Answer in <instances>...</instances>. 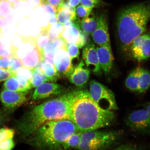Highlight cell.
I'll return each instance as SVG.
<instances>
[{
	"label": "cell",
	"mask_w": 150,
	"mask_h": 150,
	"mask_svg": "<svg viewBox=\"0 0 150 150\" xmlns=\"http://www.w3.org/2000/svg\"><path fill=\"white\" fill-rule=\"evenodd\" d=\"M21 40L22 44L19 47L11 45V53L20 59L24 67L31 70L44 61V52L37 46L35 37H21Z\"/></svg>",
	"instance_id": "8992f818"
},
{
	"label": "cell",
	"mask_w": 150,
	"mask_h": 150,
	"mask_svg": "<svg viewBox=\"0 0 150 150\" xmlns=\"http://www.w3.org/2000/svg\"><path fill=\"white\" fill-rule=\"evenodd\" d=\"M80 0H68V3L71 7L75 8L79 4Z\"/></svg>",
	"instance_id": "f6af8a7d"
},
{
	"label": "cell",
	"mask_w": 150,
	"mask_h": 150,
	"mask_svg": "<svg viewBox=\"0 0 150 150\" xmlns=\"http://www.w3.org/2000/svg\"><path fill=\"white\" fill-rule=\"evenodd\" d=\"M41 70L48 78L50 81L55 82L59 76L54 64L45 60L40 65Z\"/></svg>",
	"instance_id": "7402d4cb"
},
{
	"label": "cell",
	"mask_w": 150,
	"mask_h": 150,
	"mask_svg": "<svg viewBox=\"0 0 150 150\" xmlns=\"http://www.w3.org/2000/svg\"><path fill=\"white\" fill-rule=\"evenodd\" d=\"M14 131L12 129L4 128L0 129V142L13 137Z\"/></svg>",
	"instance_id": "836d02e7"
},
{
	"label": "cell",
	"mask_w": 150,
	"mask_h": 150,
	"mask_svg": "<svg viewBox=\"0 0 150 150\" xmlns=\"http://www.w3.org/2000/svg\"><path fill=\"white\" fill-rule=\"evenodd\" d=\"M77 132L78 131L76 125L70 120L50 121L41 125L28 136L27 142L39 149H63L66 141Z\"/></svg>",
	"instance_id": "277c9868"
},
{
	"label": "cell",
	"mask_w": 150,
	"mask_h": 150,
	"mask_svg": "<svg viewBox=\"0 0 150 150\" xmlns=\"http://www.w3.org/2000/svg\"><path fill=\"white\" fill-rule=\"evenodd\" d=\"M80 3L84 6L93 9L105 7L108 5L102 0H80Z\"/></svg>",
	"instance_id": "f1b7e54d"
},
{
	"label": "cell",
	"mask_w": 150,
	"mask_h": 150,
	"mask_svg": "<svg viewBox=\"0 0 150 150\" xmlns=\"http://www.w3.org/2000/svg\"><path fill=\"white\" fill-rule=\"evenodd\" d=\"M129 48L132 57L138 62L147 60L150 57V31L136 38Z\"/></svg>",
	"instance_id": "9c48e42d"
},
{
	"label": "cell",
	"mask_w": 150,
	"mask_h": 150,
	"mask_svg": "<svg viewBox=\"0 0 150 150\" xmlns=\"http://www.w3.org/2000/svg\"><path fill=\"white\" fill-rule=\"evenodd\" d=\"M97 26L92 34L94 42L98 46H110V43L107 18L104 13L96 16Z\"/></svg>",
	"instance_id": "7c38bea8"
},
{
	"label": "cell",
	"mask_w": 150,
	"mask_h": 150,
	"mask_svg": "<svg viewBox=\"0 0 150 150\" xmlns=\"http://www.w3.org/2000/svg\"><path fill=\"white\" fill-rule=\"evenodd\" d=\"M63 86L54 83L46 82L36 88L33 96V100L45 98L51 96L59 95L64 91Z\"/></svg>",
	"instance_id": "2e32d148"
},
{
	"label": "cell",
	"mask_w": 150,
	"mask_h": 150,
	"mask_svg": "<svg viewBox=\"0 0 150 150\" xmlns=\"http://www.w3.org/2000/svg\"><path fill=\"white\" fill-rule=\"evenodd\" d=\"M46 1V0H42V4L43 3L45 2Z\"/></svg>",
	"instance_id": "816d5d0a"
},
{
	"label": "cell",
	"mask_w": 150,
	"mask_h": 150,
	"mask_svg": "<svg viewBox=\"0 0 150 150\" xmlns=\"http://www.w3.org/2000/svg\"><path fill=\"white\" fill-rule=\"evenodd\" d=\"M3 115L1 110H0V124L3 121Z\"/></svg>",
	"instance_id": "681fc988"
},
{
	"label": "cell",
	"mask_w": 150,
	"mask_h": 150,
	"mask_svg": "<svg viewBox=\"0 0 150 150\" xmlns=\"http://www.w3.org/2000/svg\"><path fill=\"white\" fill-rule=\"evenodd\" d=\"M37 46L41 51L44 52V49L50 42L47 30L46 27L41 28V31L38 35L35 37Z\"/></svg>",
	"instance_id": "484cf974"
},
{
	"label": "cell",
	"mask_w": 150,
	"mask_h": 150,
	"mask_svg": "<svg viewBox=\"0 0 150 150\" xmlns=\"http://www.w3.org/2000/svg\"><path fill=\"white\" fill-rule=\"evenodd\" d=\"M82 133L77 132L73 134L63 144V149H78L80 143Z\"/></svg>",
	"instance_id": "4316f807"
},
{
	"label": "cell",
	"mask_w": 150,
	"mask_h": 150,
	"mask_svg": "<svg viewBox=\"0 0 150 150\" xmlns=\"http://www.w3.org/2000/svg\"><path fill=\"white\" fill-rule=\"evenodd\" d=\"M12 7L8 2L5 1L0 3V16L4 17L8 14Z\"/></svg>",
	"instance_id": "e575fe53"
},
{
	"label": "cell",
	"mask_w": 150,
	"mask_h": 150,
	"mask_svg": "<svg viewBox=\"0 0 150 150\" xmlns=\"http://www.w3.org/2000/svg\"><path fill=\"white\" fill-rule=\"evenodd\" d=\"M50 16L49 18L48 23L50 24H54L57 23V20L56 14L50 15Z\"/></svg>",
	"instance_id": "ee69618b"
},
{
	"label": "cell",
	"mask_w": 150,
	"mask_h": 150,
	"mask_svg": "<svg viewBox=\"0 0 150 150\" xmlns=\"http://www.w3.org/2000/svg\"><path fill=\"white\" fill-rule=\"evenodd\" d=\"M146 109L147 110L150 117V102L148 103L147 106H146Z\"/></svg>",
	"instance_id": "c3c4849f"
},
{
	"label": "cell",
	"mask_w": 150,
	"mask_h": 150,
	"mask_svg": "<svg viewBox=\"0 0 150 150\" xmlns=\"http://www.w3.org/2000/svg\"><path fill=\"white\" fill-rule=\"evenodd\" d=\"M67 50L70 55L71 61L75 59H79V48L76 44L73 43H67Z\"/></svg>",
	"instance_id": "4dcf8cb0"
},
{
	"label": "cell",
	"mask_w": 150,
	"mask_h": 150,
	"mask_svg": "<svg viewBox=\"0 0 150 150\" xmlns=\"http://www.w3.org/2000/svg\"><path fill=\"white\" fill-rule=\"evenodd\" d=\"M140 75L138 93H142L147 91L150 87V72L143 67H140Z\"/></svg>",
	"instance_id": "cb8c5ba5"
},
{
	"label": "cell",
	"mask_w": 150,
	"mask_h": 150,
	"mask_svg": "<svg viewBox=\"0 0 150 150\" xmlns=\"http://www.w3.org/2000/svg\"><path fill=\"white\" fill-rule=\"evenodd\" d=\"M90 75L89 69L86 67L85 63L82 59L78 65L74 67L72 74L69 77V80L77 87L81 88L88 81Z\"/></svg>",
	"instance_id": "e0dca14e"
},
{
	"label": "cell",
	"mask_w": 150,
	"mask_h": 150,
	"mask_svg": "<svg viewBox=\"0 0 150 150\" xmlns=\"http://www.w3.org/2000/svg\"><path fill=\"white\" fill-rule=\"evenodd\" d=\"M93 8L86 7L82 5H80L76 8V16L77 18L80 19L89 16L91 14Z\"/></svg>",
	"instance_id": "1f68e13d"
},
{
	"label": "cell",
	"mask_w": 150,
	"mask_h": 150,
	"mask_svg": "<svg viewBox=\"0 0 150 150\" xmlns=\"http://www.w3.org/2000/svg\"><path fill=\"white\" fill-rule=\"evenodd\" d=\"M32 9L36 8L42 5V0H25Z\"/></svg>",
	"instance_id": "60d3db41"
},
{
	"label": "cell",
	"mask_w": 150,
	"mask_h": 150,
	"mask_svg": "<svg viewBox=\"0 0 150 150\" xmlns=\"http://www.w3.org/2000/svg\"><path fill=\"white\" fill-rule=\"evenodd\" d=\"M24 1H25V0H24Z\"/></svg>",
	"instance_id": "f5cc1de1"
},
{
	"label": "cell",
	"mask_w": 150,
	"mask_h": 150,
	"mask_svg": "<svg viewBox=\"0 0 150 150\" xmlns=\"http://www.w3.org/2000/svg\"><path fill=\"white\" fill-rule=\"evenodd\" d=\"M96 49L101 69L105 74H109L113 69L114 62L111 45L98 46Z\"/></svg>",
	"instance_id": "9a60e30c"
},
{
	"label": "cell",
	"mask_w": 150,
	"mask_h": 150,
	"mask_svg": "<svg viewBox=\"0 0 150 150\" xmlns=\"http://www.w3.org/2000/svg\"><path fill=\"white\" fill-rule=\"evenodd\" d=\"M127 124L129 128L134 132H150V117L146 109L136 110L129 114Z\"/></svg>",
	"instance_id": "30bf717a"
},
{
	"label": "cell",
	"mask_w": 150,
	"mask_h": 150,
	"mask_svg": "<svg viewBox=\"0 0 150 150\" xmlns=\"http://www.w3.org/2000/svg\"><path fill=\"white\" fill-rule=\"evenodd\" d=\"M64 0H46L45 3H47L55 6L56 8L60 6L63 3Z\"/></svg>",
	"instance_id": "7bdbcfd3"
},
{
	"label": "cell",
	"mask_w": 150,
	"mask_h": 150,
	"mask_svg": "<svg viewBox=\"0 0 150 150\" xmlns=\"http://www.w3.org/2000/svg\"><path fill=\"white\" fill-rule=\"evenodd\" d=\"M79 90L66 92L57 98L35 106L28 111L18 125L21 136L28 137L47 122L63 119L70 120L72 104Z\"/></svg>",
	"instance_id": "6da1fadb"
},
{
	"label": "cell",
	"mask_w": 150,
	"mask_h": 150,
	"mask_svg": "<svg viewBox=\"0 0 150 150\" xmlns=\"http://www.w3.org/2000/svg\"><path fill=\"white\" fill-rule=\"evenodd\" d=\"M12 63L9 70L10 71L16 76V73L21 69L23 67L21 60L18 58L12 56Z\"/></svg>",
	"instance_id": "d6a6232c"
},
{
	"label": "cell",
	"mask_w": 150,
	"mask_h": 150,
	"mask_svg": "<svg viewBox=\"0 0 150 150\" xmlns=\"http://www.w3.org/2000/svg\"><path fill=\"white\" fill-rule=\"evenodd\" d=\"M56 50L52 43L50 42L44 49L45 60L53 63L54 55Z\"/></svg>",
	"instance_id": "f546056e"
},
{
	"label": "cell",
	"mask_w": 150,
	"mask_h": 150,
	"mask_svg": "<svg viewBox=\"0 0 150 150\" xmlns=\"http://www.w3.org/2000/svg\"><path fill=\"white\" fill-rule=\"evenodd\" d=\"M80 27L82 30L88 35H91L97 26L96 16L86 17L80 21Z\"/></svg>",
	"instance_id": "603a6c76"
},
{
	"label": "cell",
	"mask_w": 150,
	"mask_h": 150,
	"mask_svg": "<svg viewBox=\"0 0 150 150\" xmlns=\"http://www.w3.org/2000/svg\"><path fill=\"white\" fill-rule=\"evenodd\" d=\"M0 56L1 57H12L11 50L8 51L2 44L0 45Z\"/></svg>",
	"instance_id": "b9f144b4"
},
{
	"label": "cell",
	"mask_w": 150,
	"mask_h": 150,
	"mask_svg": "<svg viewBox=\"0 0 150 150\" xmlns=\"http://www.w3.org/2000/svg\"><path fill=\"white\" fill-rule=\"evenodd\" d=\"M82 52V60L89 70L93 73L99 75L102 69L99 65L96 47L93 42H88L84 47Z\"/></svg>",
	"instance_id": "5bb4252c"
},
{
	"label": "cell",
	"mask_w": 150,
	"mask_h": 150,
	"mask_svg": "<svg viewBox=\"0 0 150 150\" xmlns=\"http://www.w3.org/2000/svg\"><path fill=\"white\" fill-rule=\"evenodd\" d=\"M28 92L11 91L5 89L0 93V99L6 108H16L27 100Z\"/></svg>",
	"instance_id": "4fadbf2b"
},
{
	"label": "cell",
	"mask_w": 150,
	"mask_h": 150,
	"mask_svg": "<svg viewBox=\"0 0 150 150\" xmlns=\"http://www.w3.org/2000/svg\"><path fill=\"white\" fill-rule=\"evenodd\" d=\"M123 134L122 131H95L82 133L78 149L105 150L117 143Z\"/></svg>",
	"instance_id": "5b68a950"
},
{
	"label": "cell",
	"mask_w": 150,
	"mask_h": 150,
	"mask_svg": "<svg viewBox=\"0 0 150 150\" xmlns=\"http://www.w3.org/2000/svg\"><path fill=\"white\" fill-rule=\"evenodd\" d=\"M2 35L1 31L0 32V45H1L2 43Z\"/></svg>",
	"instance_id": "f907efd6"
},
{
	"label": "cell",
	"mask_w": 150,
	"mask_h": 150,
	"mask_svg": "<svg viewBox=\"0 0 150 150\" xmlns=\"http://www.w3.org/2000/svg\"><path fill=\"white\" fill-rule=\"evenodd\" d=\"M6 1L8 2L12 6V8H13L15 4L17 2L20 0H5Z\"/></svg>",
	"instance_id": "7dc6e473"
},
{
	"label": "cell",
	"mask_w": 150,
	"mask_h": 150,
	"mask_svg": "<svg viewBox=\"0 0 150 150\" xmlns=\"http://www.w3.org/2000/svg\"><path fill=\"white\" fill-rule=\"evenodd\" d=\"M80 21L77 18L65 24L62 37L67 43H73L79 49L88 44V35L82 30L80 27Z\"/></svg>",
	"instance_id": "ba28073f"
},
{
	"label": "cell",
	"mask_w": 150,
	"mask_h": 150,
	"mask_svg": "<svg viewBox=\"0 0 150 150\" xmlns=\"http://www.w3.org/2000/svg\"><path fill=\"white\" fill-rule=\"evenodd\" d=\"M115 119L114 112L101 108L88 91L80 90L72 104L70 119L78 132H89L108 127Z\"/></svg>",
	"instance_id": "7a4b0ae2"
},
{
	"label": "cell",
	"mask_w": 150,
	"mask_h": 150,
	"mask_svg": "<svg viewBox=\"0 0 150 150\" xmlns=\"http://www.w3.org/2000/svg\"><path fill=\"white\" fill-rule=\"evenodd\" d=\"M50 42L52 43L56 50L65 49L67 50V43L62 37L58 38Z\"/></svg>",
	"instance_id": "8d00e7d4"
},
{
	"label": "cell",
	"mask_w": 150,
	"mask_h": 150,
	"mask_svg": "<svg viewBox=\"0 0 150 150\" xmlns=\"http://www.w3.org/2000/svg\"><path fill=\"white\" fill-rule=\"evenodd\" d=\"M4 24V18L3 16H0V32L1 31L2 28Z\"/></svg>",
	"instance_id": "bcb514c9"
},
{
	"label": "cell",
	"mask_w": 150,
	"mask_h": 150,
	"mask_svg": "<svg viewBox=\"0 0 150 150\" xmlns=\"http://www.w3.org/2000/svg\"><path fill=\"white\" fill-rule=\"evenodd\" d=\"M53 63L59 78H69L74 70V67L67 50L65 49L56 50Z\"/></svg>",
	"instance_id": "8fae6325"
},
{
	"label": "cell",
	"mask_w": 150,
	"mask_h": 150,
	"mask_svg": "<svg viewBox=\"0 0 150 150\" xmlns=\"http://www.w3.org/2000/svg\"><path fill=\"white\" fill-rule=\"evenodd\" d=\"M15 76V75L10 71L0 68V82L6 80L11 77Z\"/></svg>",
	"instance_id": "f35d334b"
},
{
	"label": "cell",
	"mask_w": 150,
	"mask_h": 150,
	"mask_svg": "<svg viewBox=\"0 0 150 150\" xmlns=\"http://www.w3.org/2000/svg\"><path fill=\"white\" fill-rule=\"evenodd\" d=\"M32 72L30 69L22 67L16 73V77L20 83V91H29L33 88L30 79Z\"/></svg>",
	"instance_id": "ac0fdd59"
},
{
	"label": "cell",
	"mask_w": 150,
	"mask_h": 150,
	"mask_svg": "<svg viewBox=\"0 0 150 150\" xmlns=\"http://www.w3.org/2000/svg\"><path fill=\"white\" fill-rule=\"evenodd\" d=\"M4 86L5 89L14 91H20V83L16 76L11 77L6 80Z\"/></svg>",
	"instance_id": "83f0119b"
},
{
	"label": "cell",
	"mask_w": 150,
	"mask_h": 150,
	"mask_svg": "<svg viewBox=\"0 0 150 150\" xmlns=\"http://www.w3.org/2000/svg\"><path fill=\"white\" fill-rule=\"evenodd\" d=\"M39 65L31 69L32 75L30 81L33 87L37 88L45 82L50 81L41 70Z\"/></svg>",
	"instance_id": "44dd1931"
},
{
	"label": "cell",
	"mask_w": 150,
	"mask_h": 150,
	"mask_svg": "<svg viewBox=\"0 0 150 150\" xmlns=\"http://www.w3.org/2000/svg\"><path fill=\"white\" fill-rule=\"evenodd\" d=\"M57 9L56 17L58 21L64 26L69 22L74 21L77 19L76 13L71 12L64 7L60 6Z\"/></svg>",
	"instance_id": "ffe728a7"
},
{
	"label": "cell",
	"mask_w": 150,
	"mask_h": 150,
	"mask_svg": "<svg viewBox=\"0 0 150 150\" xmlns=\"http://www.w3.org/2000/svg\"><path fill=\"white\" fill-rule=\"evenodd\" d=\"M12 63V57L0 56V68L9 70Z\"/></svg>",
	"instance_id": "d590c367"
},
{
	"label": "cell",
	"mask_w": 150,
	"mask_h": 150,
	"mask_svg": "<svg viewBox=\"0 0 150 150\" xmlns=\"http://www.w3.org/2000/svg\"><path fill=\"white\" fill-rule=\"evenodd\" d=\"M46 27L50 41L62 37V35L64 30V26L59 22L54 24L48 23Z\"/></svg>",
	"instance_id": "d4e9b609"
},
{
	"label": "cell",
	"mask_w": 150,
	"mask_h": 150,
	"mask_svg": "<svg viewBox=\"0 0 150 150\" xmlns=\"http://www.w3.org/2000/svg\"><path fill=\"white\" fill-rule=\"evenodd\" d=\"M140 67H137L131 71L125 80V85L131 91L138 93L140 81Z\"/></svg>",
	"instance_id": "d6986e66"
},
{
	"label": "cell",
	"mask_w": 150,
	"mask_h": 150,
	"mask_svg": "<svg viewBox=\"0 0 150 150\" xmlns=\"http://www.w3.org/2000/svg\"><path fill=\"white\" fill-rule=\"evenodd\" d=\"M150 21V1L137 4L120 11L117 22V34L123 51L132 41L145 33Z\"/></svg>",
	"instance_id": "3957f363"
},
{
	"label": "cell",
	"mask_w": 150,
	"mask_h": 150,
	"mask_svg": "<svg viewBox=\"0 0 150 150\" xmlns=\"http://www.w3.org/2000/svg\"><path fill=\"white\" fill-rule=\"evenodd\" d=\"M12 138L0 142V150H9L14 147Z\"/></svg>",
	"instance_id": "74e56055"
},
{
	"label": "cell",
	"mask_w": 150,
	"mask_h": 150,
	"mask_svg": "<svg viewBox=\"0 0 150 150\" xmlns=\"http://www.w3.org/2000/svg\"><path fill=\"white\" fill-rule=\"evenodd\" d=\"M89 87L90 95L101 108L109 110L118 109L115 95L108 87L95 80L90 81Z\"/></svg>",
	"instance_id": "52a82bcc"
},
{
	"label": "cell",
	"mask_w": 150,
	"mask_h": 150,
	"mask_svg": "<svg viewBox=\"0 0 150 150\" xmlns=\"http://www.w3.org/2000/svg\"><path fill=\"white\" fill-rule=\"evenodd\" d=\"M41 6L43 7L44 11L50 15L56 14L57 9L53 6L47 3H43Z\"/></svg>",
	"instance_id": "ab89813d"
}]
</instances>
